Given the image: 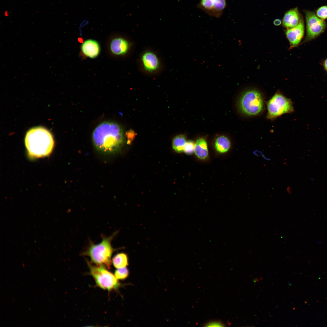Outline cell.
<instances>
[{
	"instance_id": "484cf974",
	"label": "cell",
	"mask_w": 327,
	"mask_h": 327,
	"mask_svg": "<svg viewBox=\"0 0 327 327\" xmlns=\"http://www.w3.org/2000/svg\"><path fill=\"white\" fill-rule=\"evenodd\" d=\"M287 190V191L288 192V193H290L291 191H290V187H288Z\"/></svg>"
},
{
	"instance_id": "7c38bea8",
	"label": "cell",
	"mask_w": 327,
	"mask_h": 327,
	"mask_svg": "<svg viewBox=\"0 0 327 327\" xmlns=\"http://www.w3.org/2000/svg\"><path fill=\"white\" fill-rule=\"evenodd\" d=\"M81 50L85 56L91 58H97L101 51L99 43L95 40L88 39L83 42L81 46Z\"/></svg>"
},
{
	"instance_id": "5bb4252c",
	"label": "cell",
	"mask_w": 327,
	"mask_h": 327,
	"mask_svg": "<svg viewBox=\"0 0 327 327\" xmlns=\"http://www.w3.org/2000/svg\"><path fill=\"white\" fill-rule=\"evenodd\" d=\"M194 152L200 159L204 160L208 157V149L206 142L203 138L197 140L195 144Z\"/></svg>"
},
{
	"instance_id": "ac0fdd59",
	"label": "cell",
	"mask_w": 327,
	"mask_h": 327,
	"mask_svg": "<svg viewBox=\"0 0 327 327\" xmlns=\"http://www.w3.org/2000/svg\"><path fill=\"white\" fill-rule=\"evenodd\" d=\"M129 272L126 267L117 269L114 272V275L117 279L124 280L127 277Z\"/></svg>"
},
{
	"instance_id": "52a82bcc",
	"label": "cell",
	"mask_w": 327,
	"mask_h": 327,
	"mask_svg": "<svg viewBox=\"0 0 327 327\" xmlns=\"http://www.w3.org/2000/svg\"><path fill=\"white\" fill-rule=\"evenodd\" d=\"M305 17L308 39L314 38L324 31L326 26L325 22L318 18L313 12L306 11Z\"/></svg>"
},
{
	"instance_id": "cb8c5ba5",
	"label": "cell",
	"mask_w": 327,
	"mask_h": 327,
	"mask_svg": "<svg viewBox=\"0 0 327 327\" xmlns=\"http://www.w3.org/2000/svg\"><path fill=\"white\" fill-rule=\"evenodd\" d=\"M281 23V21L280 19H276L273 21V24L276 26L280 25Z\"/></svg>"
},
{
	"instance_id": "2e32d148",
	"label": "cell",
	"mask_w": 327,
	"mask_h": 327,
	"mask_svg": "<svg viewBox=\"0 0 327 327\" xmlns=\"http://www.w3.org/2000/svg\"><path fill=\"white\" fill-rule=\"evenodd\" d=\"M128 257L126 253H119L112 258V263L116 268L126 267L128 265Z\"/></svg>"
},
{
	"instance_id": "30bf717a",
	"label": "cell",
	"mask_w": 327,
	"mask_h": 327,
	"mask_svg": "<svg viewBox=\"0 0 327 327\" xmlns=\"http://www.w3.org/2000/svg\"><path fill=\"white\" fill-rule=\"evenodd\" d=\"M141 60L143 67L146 71L152 72L158 69L160 61L157 55L153 52L147 51L142 55Z\"/></svg>"
},
{
	"instance_id": "7402d4cb",
	"label": "cell",
	"mask_w": 327,
	"mask_h": 327,
	"mask_svg": "<svg viewBox=\"0 0 327 327\" xmlns=\"http://www.w3.org/2000/svg\"><path fill=\"white\" fill-rule=\"evenodd\" d=\"M126 134L128 138L127 143L129 144L133 140L135 136V134L133 130H130L128 131Z\"/></svg>"
},
{
	"instance_id": "d6986e66",
	"label": "cell",
	"mask_w": 327,
	"mask_h": 327,
	"mask_svg": "<svg viewBox=\"0 0 327 327\" xmlns=\"http://www.w3.org/2000/svg\"><path fill=\"white\" fill-rule=\"evenodd\" d=\"M315 14L318 18L322 20L327 19V5L323 6L318 8Z\"/></svg>"
},
{
	"instance_id": "6da1fadb",
	"label": "cell",
	"mask_w": 327,
	"mask_h": 327,
	"mask_svg": "<svg viewBox=\"0 0 327 327\" xmlns=\"http://www.w3.org/2000/svg\"><path fill=\"white\" fill-rule=\"evenodd\" d=\"M124 139L121 127L113 122L105 121L99 124L92 134V141L96 148L105 153L118 151L121 147Z\"/></svg>"
},
{
	"instance_id": "3957f363",
	"label": "cell",
	"mask_w": 327,
	"mask_h": 327,
	"mask_svg": "<svg viewBox=\"0 0 327 327\" xmlns=\"http://www.w3.org/2000/svg\"><path fill=\"white\" fill-rule=\"evenodd\" d=\"M117 233L116 231L108 236L102 235L101 242L97 244L90 241L88 246L81 255L89 257L91 262L96 265L110 269L112 255L118 249L113 248L111 243Z\"/></svg>"
},
{
	"instance_id": "7a4b0ae2",
	"label": "cell",
	"mask_w": 327,
	"mask_h": 327,
	"mask_svg": "<svg viewBox=\"0 0 327 327\" xmlns=\"http://www.w3.org/2000/svg\"><path fill=\"white\" fill-rule=\"evenodd\" d=\"M25 143L29 155L34 158L49 155L53 150L54 143L50 132L40 127L31 128L27 132Z\"/></svg>"
},
{
	"instance_id": "4316f807",
	"label": "cell",
	"mask_w": 327,
	"mask_h": 327,
	"mask_svg": "<svg viewBox=\"0 0 327 327\" xmlns=\"http://www.w3.org/2000/svg\"><path fill=\"white\" fill-rule=\"evenodd\" d=\"M8 15V12H5V15L6 16H7Z\"/></svg>"
},
{
	"instance_id": "4fadbf2b",
	"label": "cell",
	"mask_w": 327,
	"mask_h": 327,
	"mask_svg": "<svg viewBox=\"0 0 327 327\" xmlns=\"http://www.w3.org/2000/svg\"><path fill=\"white\" fill-rule=\"evenodd\" d=\"M300 15L297 8L291 9L285 14L282 22L286 28H290L296 26L300 20Z\"/></svg>"
},
{
	"instance_id": "277c9868",
	"label": "cell",
	"mask_w": 327,
	"mask_h": 327,
	"mask_svg": "<svg viewBox=\"0 0 327 327\" xmlns=\"http://www.w3.org/2000/svg\"><path fill=\"white\" fill-rule=\"evenodd\" d=\"M238 106L240 112L246 116L253 117L259 115L265 109L263 95L258 89L246 90L240 95Z\"/></svg>"
},
{
	"instance_id": "603a6c76",
	"label": "cell",
	"mask_w": 327,
	"mask_h": 327,
	"mask_svg": "<svg viewBox=\"0 0 327 327\" xmlns=\"http://www.w3.org/2000/svg\"><path fill=\"white\" fill-rule=\"evenodd\" d=\"M253 154L257 157H261L264 155L261 151L258 150H255L253 152Z\"/></svg>"
},
{
	"instance_id": "e0dca14e",
	"label": "cell",
	"mask_w": 327,
	"mask_h": 327,
	"mask_svg": "<svg viewBox=\"0 0 327 327\" xmlns=\"http://www.w3.org/2000/svg\"><path fill=\"white\" fill-rule=\"evenodd\" d=\"M187 142L184 135L180 134L175 137L172 141V147L177 152L180 153L183 151L185 145Z\"/></svg>"
},
{
	"instance_id": "ba28073f",
	"label": "cell",
	"mask_w": 327,
	"mask_h": 327,
	"mask_svg": "<svg viewBox=\"0 0 327 327\" xmlns=\"http://www.w3.org/2000/svg\"><path fill=\"white\" fill-rule=\"evenodd\" d=\"M198 8L210 16L218 18L226 7L225 0H200Z\"/></svg>"
},
{
	"instance_id": "9c48e42d",
	"label": "cell",
	"mask_w": 327,
	"mask_h": 327,
	"mask_svg": "<svg viewBox=\"0 0 327 327\" xmlns=\"http://www.w3.org/2000/svg\"><path fill=\"white\" fill-rule=\"evenodd\" d=\"M304 32V23L301 19L296 26L288 28L286 31V37L292 46H296L299 43L303 36Z\"/></svg>"
},
{
	"instance_id": "d4e9b609",
	"label": "cell",
	"mask_w": 327,
	"mask_h": 327,
	"mask_svg": "<svg viewBox=\"0 0 327 327\" xmlns=\"http://www.w3.org/2000/svg\"><path fill=\"white\" fill-rule=\"evenodd\" d=\"M324 65L325 69L327 71V59L325 60V61Z\"/></svg>"
},
{
	"instance_id": "5b68a950",
	"label": "cell",
	"mask_w": 327,
	"mask_h": 327,
	"mask_svg": "<svg viewBox=\"0 0 327 327\" xmlns=\"http://www.w3.org/2000/svg\"><path fill=\"white\" fill-rule=\"evenodd\" d=\"M90 273L97 285L104 290L111 291L118 289L121 285L114 275L102 265H94L87 260Z\"/></svg>"
},
{
	"instance_id": "8fae6325",
	"label": "cell",
	"mask_w": 327,
	"mask_h": 327,
	"mask_svg": "<svg viewBox=\"0 0 327 327\" xmlns=\"http://www.w3.org/2000/svg\"><path fill=\"white\" fill-rule=\"evenodd\" d=\"M130 44L125 38L117 37L112 40L110 44V49L112 54L117 56L123 55L128 52Z\"/></svg>"
},
{
	"instance_id": "9a60e30c",
	"label": "cell",
	"mask_w": 327,
	"mask_h": 327,
	"mask_svg": "<svg viewBox=\"0 0 327 327\" xmlns=\"http://www.w3.org/2000/svg\"><path fill=\"white\" fill-rule=\"evenodd\" d=\"M215 147L216 150L220 153L226 152L228 151L230 147V140L225 136H219L215 140Z\"/></svg>"
},
{
	"instance_id": "44dd1931",
	"label": "cell",
	"mask_w": 327,
	"mask_h": 327,
	"mask_svg": "<svg viewBox=\"0 0 327 327\" xmlns=\"http://www.w3.org/2000/svg\"><path fill=\"white\" fill-rule=\"evenodd\" d=\"M206 326L216 327V326H224V324L220 321H213L209 322L205 325Z\"/></svg>"
},
{
	"instance_id": "ffe728a7",
	"label": "cell",
	"mask_w": 327,
	"mask_h": 327,
	"mask_svg": "<svg viewBox=\"0 0 327 327\" xmlns=\"http://www.w3.org/2000/svg\"><path fill=\"white\" fill-rule=\"evenodd\" d=\"M195 144L191 141H187L183 150L184 153L188 154H191L194 152Z\"/></svg>"
},
{
	"instance_id": "8992f818",
	"label": "cell",
	"mask_w": 327,
	"mask_h": 327,
	"mask_svg": "<svg viewBox=\"0 0 327 327\" xmlns=\"http://www.w3.org/2000/svg\"><path fill=\"white\" fill-rule=\"evenodd\" d=\"M267 118L272 120L284 114L294 111L291 100L279 92L275 93L267 102Z\"/></svg>"
}]
</instances>
